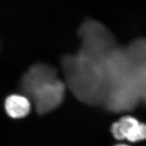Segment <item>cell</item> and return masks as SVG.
Wrapping results in <instances>:
<instances>
[{
  "label": "cell",
  "mask_w": 146,
  "mask_h": 146,
  "mask_svg": "<svg viewBox=\"0 0 146 146\" xmlns=\"http://www.w3.org/2000/svg\"><path fill=\"white\" fill-rule=\"evenodd\" d=\"M66 85L81 101L97 104L106 100L109 83L102 60L80 51L62 58Z\"/></svg>",
  "instance_id": "6da1fadb"
},
{
  "label": "cell",
  "mask_w": 146,
  "mask_h": 146,
  "mask_svg": "<svg viewBox=\"0 0 146 146\" xmlns=\"http://www.w3.org/2000/svg\"><path fill=\"white\" fill-rule=\"evenodd\" d=\"M111 133L116 139L138 142L146 139V124L132 116H125L112 125Z\"/></svg>",
  "instance_id": "277c9868"
},
{
  "label": "cell",
  "mask_w": 146,
  "mask_h": 146,
  "mask_svg": "<svg viewBox=\"0 0 146 146\" xmlns=\"http://www.w3.org/2000/svg\"><path fill=\"white\" fill-rule=\"evenodd\" d=\"M79 34L82 42L80 50L93 57L102 59L115 49L111 34L96 21H86L80 27Z\"/></svg>",
  "instance_id": "3957f363"
},
{
  "label": "cell",
  "mask_w": 146,
  "mask_h": 146,
  "mask_svg": "<svg viewBox=\"0 0 146 146\" xmlns=\"http://www.w3.org/2000/svg\"><path fill=\"white\" fill-rule=\"evenodd\" d=\"M66 85L57 77L54 68L42 63L32 66L21 81L22 91L33 100L39 115L46 114L60 106Z\"/></svg>",
  "instance_id": "7a4b0ae2"
},
{
  "label": "cell",
  "mask_w": 146,
  "mask_h": 146,
  "mask_svg": "<svg viewBox=\"0 0 146 146\" xmlns=\"http://www.w3.org/2000/svg\"><path fill=\"white\" fill-rule=\"evenodd\" d=\"M114 146H130V145H128L124 144H116Z\"/></svg>",
  "instance_id": "8992f818"
},
{
  "label": "cell",
  "mask_w": 146,
  "mask_h": 146,
  "mask_svg": "<svg viewBox=\"0 0 146 146\" xmlns=\"http://www.w3.org/2000/svg\"><path fill=\"white\" fill-rule=\"evenodd\" d=\"M4 107L11 117L20 119L26 116L30 112L31 101L26 96L12 94L6 98Z\"/></svg>",
  "instance_id": "5b68a950"
}]
</instances>
